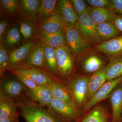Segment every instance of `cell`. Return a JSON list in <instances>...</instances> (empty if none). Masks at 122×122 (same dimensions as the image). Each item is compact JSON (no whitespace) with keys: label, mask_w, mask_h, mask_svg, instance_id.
I'll return each mask as SVG.
<instances>
[{"label":"cell","mask_w":122,"mask_h":122,"mask_svg":"<svg viewBox=\"0 0 122 122\" xmlns=\"http://www.w3.org/2000/svg\"><path fill=\"white\" fill-rule=\"evenodd\" d=\"M20 115L26 122H69L58 115L49 106L26 102L21 104Z\"/></svg>","instance_id":"obj_1"},{"label":"cell","mask_w":122,"mask_h":122,"mask_svg":"<svg viewBox=\"0 0 122 122\" xmlns=\"http://www.w3.org/2000/svg\"><path fill=\"white\" fill-rule=\"evenodd\" d=\"M109 58L103 53L95 49H91L78 56L77 64L80 71L85 75H92L106 67Z\"/></svg>","instance_id":"obj_2"},{"label":"cell","mask_w":122,"mask_h":122,"mask_svg":"<svg viewBox=\"0 0 122 122\" xmlns=\"http://www.w3.org/2000/svg\"><path fill=\"white\" fill-rule=\"evenodd\" d=\"M90 76L77 75L69 84L70 92L76 106L83 107L86 103Z\"/></svg>","instance_id":"obj_3"},{"label":"cell","mask_w":122,"mask_h":122,"mask_svg":"<svg viewBox=\"0 0 122 122\" xmlns=\"http://www.w3.org/2000/svg\"><path fill=\"white\" fill-rule=\"evenodd\" d=\"M74 28L91 45L97 43V24L87 12L79 16Z\"/></svg>","instance_id":"obj_4"},{"label":"cell","mask_w":122,"mask_h":122,"mask_svg":"<svg viewBox=\"0 0 122 122\" xmlns=\"http://www.w3.org/2000/svg\"><path fill=\"white\" fill-rule=\"evenodd\" d=\"M39 41L37 38H33L20 47L12 49L9 53L8 70H12L20 67Z\"/></svg>","instance_id":"obj_5"},{"label":"cell","mask_w":122,"mask_h":122,"mask_svg":"<svg viewBox=\"0 0 122 122\" xmlns=\"http://www.w3.org/2000/svg\"><path fill=\"white\" fill-rule=\"evenodd\" d=\"M66 36L67 45L74 55L78 56L91 49V44L74 28L66 30Z\"/></svg>","instance_id":"obj_6"},{"label":"cell","mask_w":122,"mask_h":122,"mask_svg":"<svg viewBox=\"0 0 122 122\" xmlns=\"http://www.w3.org/2000/svg\"><path fill=\"white\" fill-rule=\"evenodd\" d=\"M122 82V76L107 81L85 104L83 107V112L89 111L102 100L108 97L113 90Z\"/></svg>","instance_id":"obj_7"},{"label":"cell","mask_w":122,"mask_h":122,"mask_svg":"<svg viewBox=\"0 0 122 122\" xmlns=\"http://www.w3.org/2000/svg\"><path fill=\"white\" fill-rule=\"evenodd\" d=\"M59 73L63 77L68 76L71 73L74 65L73 54L67 45L55 49Z\"/></svg>","instance_id":"obj_8"},{"label":"cell","mask_w":122,"mask_h":122,"mask_svg":"<svg viewBox=\"0 0 122 122\" xmlns=\"http://www.w3.org/2000/svg\"><path fill=\"white\" fill-rule=\"evenodd\" d=\"M41 69L30 67L18 68L14 70L26 76L37 85L50 86L56 81Z\"/></svg>","instance_id":"obj_9"},{"label":"cell","mask_w":122,"mask_h":122,"mask_svg":"<svg viewBox=\"0 0 122 122\" xmlns=\"http://www.w3.org/2000/svg\"><path fill=\"white\" fill-rule=\"evenodd\" d=\"M55 12L63 18L67 29L74 27L79 17L72 2L69 0H57Z\"/></svg>","instance_id":"obj_10"},{"label":"cell","mask_w":122,"mask_h":122,"mask_svg":"<svg viewBox=\"0 0 122 122\" xmlns=\"http://www.w3.org/2000/svg\"><path fill=\"white\" fill-rule=\"evenodd\" d=\"M45 45L43 42L39 40L33 48L25 62L17 68L30 67L46 68L44 59Z\"/></svg>","instance_id":"obj_11"},{"label":"cell","mask_w":122,"mask_h":122,"mask_svg":"<svg viewBox=\"0 0 122 122\" xmlns=\"http://www.w3.org/2000/svg\"><path fill=\"white\" fill-rule=\"evenodd\" d=\"M36 34V38L43 42L45 45L54 49L67 45L66 32L52 33L39 27L37 30Z\"/></svg>","instance_id":"obj_12"},{"label":"cell","mask_w":122,"mask_h":122,"mask_svg":"<svg viewBox=\"0 0 122 122\" xmlns=\"http://www.w3.org/2000/svg\"><path fill=\"white\" fill-rule=\"evenodd\" d=\"M108 97L111 107V122H122V82L113 90Z\"/></svg>","instance_id":"obj_13"},{"label":"cell","mask_w":122,"mask_h":122,"mask_svg":"<svg viewBox=\"0 0 122 122\" xmlns=\"http://www.w3.org/2000/svg\"><path fill=\"white\" fill-rule=\"evenodd\" d=\"M49 106L58 115L68 122L75 121L77 119L79 116L76 108L54 98Z\"/></svg>","instance_id":"obj_14"},{"label":"cell","mask_w":122,"mask_h":122,"mask_svg":"<svg viewBox=\"0 0 122 122\" xmlns=\"http://www.w3.org/2000/svg\"><path fill=\"white\" fill-rule=\"evenodd\" d=\"M25 91L30 98L43 106H49L53 98L50 86H48L39 85L34 89L25 86Z\"/></svg>","instance_id":"obj_15"},{"label":"cell","mask_w":122,"mask_h":122,"mask_svg":"<svg viewBox=\"0 0 122 122\" xmlns=\"http://www.w3.org/2000/svg\"><path fill=\"white\" fill-rule=\"evenodd\" d=\"M95 49L102 52L109 58L122 55V35L97 44Z\"/></svg>","instance_id":"obj_16"},{"label":"cell","mask_w":122,"mask_h":122,"mask_svg":"<svg viewBox=\"0 0 122 122\" xmlns=\"http://www.w3.org/2000/svg\"><path fill=\"white\" fill-rule=\"evenodd\" d=\"M122 35V32L114 22L107 21L97 24V43L109 41Z\"/></svg>","instance_id":"obj_17"},{"label":"cell","mask_w":122,"mask_h":122,"mask_svg":"<svg viewBox=\"0 0 122 122\" xmlns=\"http://www.w3.org/2000/svg\"><path fill=\"white\" fill-rule=\"evenodd\" d=\"M20 104L15 99L0 91V120H4L16 114L17 109Z\"/></svg>","instance_id":"obj_18"},{"label":"cell","mask_w":122,"mask_h":122,"mask_svg":"<svg viewBox=\"0 0 122 122\" xmlns=\"http://www.w3.org/2000/svg\"><path fill=\"white\" fill-rule=\"evenodd\" d=\"M25 86L16 78H8L1 81L0 91L14 99L21 96Z\"/></svg>","instance_id":"obj_19"},{"label":"cell","mask_w":122,"mask_h":122,"mask_svg":"<svg viewBox=\"0 0 122 122\" xmlns=\"http://www.w3.org/2000/svg\"><path fill=\"white\" fill-rule=\"evenodd\" d=\"M110 114L108 108L98 104L89 111L80 122H109Z\"/></svg>","instance_id":"obj_20"},{"label":"cell","mask_w":122,"mask_h":122,"mask_svg":"<svg viewBox=\"0 0 122 122\" xmlns=\"http://www.w3.org/2000/svg\"><path fill=\"white\" fill-rule=\"evenodd\" d=\"M39 27L46 32L52 33L66 32L67 30L63 18L55 12L47 20L39 25Z\"/></svg>","instance_id":"obj_21"},{"label":"cell","mask_w":122,"mask_h":122,"mask_svg":"<svg viewBox=\"0 0 122 122\" xmlns=\"http://www.w3.org/2000/svg\"><path fill=\"white\" fill-rule=\"evenodd\" d=\"M86 11L97 24L107 21L114 22L117 15L113 10L103 8L87 7Z\"/></svg>","instance_id":"obj_22"},{"label":"cell","mask_w":122,"mask_h":122,"mask_svg":"<svg viewBox=\"0 0 122 122\" xmlns=\"http://www.w3.org/2000/svg\"><path fill=\"white\" fill-rule=\"evenodd\" d=\"M106 67L90 76L86 103L106 81Z\"/></svg>","instance_id":"obj_23"},{"label":"cell","mask_w":122,"mask_h":122,"mask_svg":"<svg viewBox=\"0 0 122 122\" xmlns=\"http://www.w3.org/2000/svg\"><path fill=\"white\" fill-rule=\"evenodd\" d=\"M53 97L76 108L77 106L68 89L62 84L55 82L50 86Z\"/></svg>","instance_id":"obj_24"},{"label":"cell","mask_w":122,"mask_h":122,"mask_svg":"<svg viewBox=\"0 0 122 122\" xmlns=\"http://www.w3.org/2000/svg\"><path fill=\"white\" fill-rule=\"evenodd\" d=\"M106 73L107 81L122 76V55L110 58Z\"/></svg>","instance_id":"obj_25"},{"label":"cell","mask_w":122,"mask_h":122,"mask_svg":"<svg viewBox=\"0 0 122 122\" xmlns=\"http://www.w3.org/2000/svg\"><path fill=\"white\" fill-rule=\"evenodd\" d=\"M41 0H21L20 7L23 15L30 20L37 21V16Z\"/></svg>","instance_id":"obj_26"},{"label":"cell","mask_w":122,"mask_h":122,"mask_svg":"<svg viewBox=\"0 0 122 122\" xmlns=\"http://www.w3.org/2000/svg\"><path fill=\"white\" fill-rule=\"evenodd\" d=\"M57 0H42L37 16V21L41 25L55 12Z\"/></svg>","instance_id":"obj_27"},{"label":"cell","mask_w":122,"mask_h":122,"mask_svg":"<svg viewBox=\"0 0 122 122\" xmlns=\"http://www.w3.org/2000/svg\"><path fill=\"white\" fill-rule=\"evenodd\" d=\"M19 26L15 25L9 30L2 39L7 48H12L19 46L22 41Z\"/></svg>","instance_id":"obj_28"},{"label":"cell","mask_w":122,"mask_h":122,"mask_svg":"<svg viewBox=\"0 0 122 122\" xmlns=\"http://www.w3.org/2000/svg\"><path fill=\"white\" fill-rule=\"evenodd\" d=\"M44 54L46 68L53 73H59L55 49L45 45Z\"/></svg>","instance_id":"obj_29"},{"label":"cell","mask_w":122,"mask_h":122,"mask_svg":"<svg viewBox=\"0 0 122 122\" xmlns=\"http://www.w3.org/2000/svg\"><path fill=\"white\" fill-rule=\"evenodd\" d=\"M21 34L25 39H31L35 32L34 24L29 20L23 21L21 22L19 26Z\"/></svg>","instance_id":"obj_30"},{"label":"cell","mask_w":122,"mask_h":122,"mask_svg":"<svg viewBox=\"0 0 122 122\" xmlns=\"http://www.w3.org/2000/svg\"><path fill=\"white\" fill-rule=\"evenodd\" d=\"M9 53L7 52V48L2 40L0 42V75L5 70H8Z\"/></svg>","instance_id":"obj_31"},{"label":"cell","mask_w":122,"mask_h":122,"mask_svg":"<svg viewBox=\"0 0 122 122\" xmlns=\"http://www.w3.org/2000/svg\"><path fill=\"white\" fill-rule=\"evenodd\" d=\"M12 72L18 81L29 89H34L39 86L26 76L17 72L15 70H12Z\"/></svg>","instance_id":"obj_32"},{"label":"cell","mask_w":122,"mask_h":122,"mask_svg":"<svg viewBox=\"0 0 122 122\" xmlns=\"http://www.w3.org/2000/svg\"><path fill=\"white\" fill-rule=\"evenodd\" d=\"M90 7L103 8L113 10L111 0H87L86 1Z\"/></svg>","instance_id":"obj_33"},{"label":"cell","mask_w":122,"mask_h":122,"mask_svg":"<svg viewBox=\"0 0 122 122\" xmlns=\"http://www.w3.org/2000/svg\"><path fill=\"white\" fill-rule=\"evenodd\" d=\"M18 1L16 0H0L1 5L9 13L14 14L16 11Z\"/></svg>","instance_id":"obj_34"},{"label":"cell","mask_w":122,"mask_h":122,"mask_svg":"<svg viewBox=\"0 0 122 122\" xmlns=\"http://www.w3.org/2000/svg\"><path fill=\"white\" fill-rule=\"evenodd\" d=\"M72 5L79 16L87 12L86 4L83 0H71Z\"/></svg>","instance_id":"obj_35"},{"label":"cell","mask_w":122,"mask_h":122,"mask_svg":"<svg viewBox=\"0 0 122 122\" xmlns=\"http://www.w3.org/2000/svg\"><path fill=\"white\" fill-rule=\"evenodd\" d=\"M8 22L7 20L2 19L0 21V39L2 40L7 32Z\"/></svg>","instance_id":"obj_36"},{"label":"cell","mask_w":122,"mask_h":122,"mask_svg":"<svg viewBox=\"0 0 122 122\" xmlns=\"http://www.w3.org/2000/svg\"><path fill=\"white\" fill-rule=\"evenodd\" d=\"M113 10L118 15H122V0H111Z\"/></svg>","instance_id":"obj_37"},{"label":"cell","mask_w":122,"mask_h":122,"mask_svg":"<svg viewBox=\"0 0 122 122\" xmlns=\"http://www.w3.org/2000/svg\"><path fill=\"white\" fill-rule=\"evenodd\" d=\"M114 23L122 32V15L117 14Z\"/></svg>","instance_id":"obj_38"},{"label":"cell","mask_w":122,"mask_h":122,"mask_svg":"<svg viewBox=\"0 0 122 122\" xmlns=\"http://www.w3.org/2000/svg\"><path fill=\"white\" fill-rule=\"evenodd\" d=\"M19 113L18 112L16 114L4 120H0V122H18V116Z\"/></svg>","instance_id":"obj_39"}]
</instances>
